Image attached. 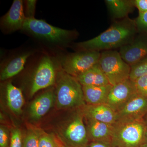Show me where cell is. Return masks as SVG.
I'll return each instance as SVG.
<instances>
[{"mask_svg": "<svg viewBox=\"0 0 147 147\" xmlns=\"http://www.w3.org/2000/svg\"><path fill=\"white\" fill-rule=\"evenodd\" d=\"M56 63L50 56L45 55L40 60L35 68L31 80V97L40 90L53 86L56 81Z\"/></svg>", "mask_w": 147, "mask_h": 147, "instance_id": "52a82bcc", "label": "cell"}, {"mask_svg": "<svg viewBox=\"0 0 147 147\" xmlns=\"http://www.w3.org/2000/svg\"><path fill=\"white\" fill-rule=\"evenodd\" d=\"M76 78L82 86H101L110 84L98 63Z\"/></svg>", "mask_w": 147, "mask_h": 147, "instance_id": "ac0fdd59", "label": "cell"}, {"mask_svg": "<svg viewBox=\"0 0 147 147\" xmlns=\"http://www.w3.org/2000/svg\"><path fill=\"white\" fill-rule=\"evenodd\" d=\"M136 21L129 18L117 22L100 35L89 40L79 42L76 47L81 51L109 50L131 42L137 32Z\"/></svg>", "mask_w": 147, "mask_h": 147, "instance_id": "6da1fadb", "label": "cell"}, {"mask_svg": "<svg viewBox=\"0 0 147 147\" xmlns=\"http://www.w3.org/2000/svg\"><path fill=\"white\" fill-rule=\"evenodd\" d=\"M59 74L55 94L57 108L79 109L86 105L82 86L76 78L63 70Z\"/></svg>", "mask_w": 147, "mask_h": 147, "instance_id": "3957f363", "label": "cell"}, {"mask_svg": "<svg viewBox=\"0 0 147 147\" xmlns=\"http://www.w3.org/2000/svg\"><path fill=\"white\" fill-rule=\"evenodd\" d=\"M40 132L30 130L23 141V147H39V139Z\"/></svg>", "mask_w": 147, "mask_h": 147, "instance_id": "7402d4cb", "label": "cell"}, {"mask_svg": "<svg viewBox=\"0 0 147 147\" xmlns=\"http://www.w3.org/2000/svg\"><path fill=\"white\" fill-rule=\"evenodd\" d=\"M22 30L37 39L57 46L67 45L76 35L73 31L54 26L35 18H26Z\"/></svg>", "mask_w": 147, "mask_h": 147, "instance_id": "7a4b0ae2", "label": "cell"}, {"mask_svg": "<svg viewBox=\"0 0 147 147\" xmlns=\"http://www.w3.org/2000/svg\"><path fill=\"white\" fill-rule=\"evenodd\" d=\"M144 142H147V129L146 134H145Z\"/></svg>", "mask_w": 147, "mask_h": 147, "instance_id": "d6a6232c", "label": "cell"}, {"mask_svg": "<svg viewBox=\"0 0 147 147\" xmlns=\"http://www.w3.org/2000/svg\"><path fill=\"white\" fill-rule=\"evenodd\" d=\"M136 23L138 28L147 30V11L144 13H139Z\"/></svg>", "mask_w": 147, "mask_h": 147, "instance_id": "4316f807", "label": "cell"}, {"mask_svg": "<svg viewBox=\"0 0 147 147\" xmlns=\"http://www.w3.org/2000/svg\"><path fill=\"white\" fill-rule=\"evenodd\" d=\"M56 102V96L52 90L40 95L31 103L30 108V116L37 120L47 114Z\"/></svg>", "mask_w": 147, "mask_h": 147, "instance_id": "9a60e30c", "label": "cell"}, {"mask_svg": "<svg viewBox=\"0 0 147 147\" xmlns=\"http://www.w3.org/2000/svg\"><path fill=\"white\" fill-rule=\"evenodd\" d=\"M139 147H147V142H144L142 145H140Z\"/></svg>", "mask_w": 147, "mask_h": 147, "instance_id": "1f68e13d", "label": "cell"}, {"mask_svg": "<svg viewBox=\"0 0 147 147\" xmlns=\"http://www.w3.org/2000/svg\"><path fill=\"white\" fill-rule=\"evenodd\" d=\"M86 147H116L112 142H91Z\"/></svg>", "mask_w": 147, "mask_h": 147, "instance_id": "f546056e", "label": "cell"}, {"mask_svg": "<svg viewBox=\"0 0 147 147\" xmlns=\"http://www.w3.org/2000/svg\"><path fill=\"white\" fill-rule=\"evenodd\" d=\"M134 82L137 93L147 97V75L139 77Z\"/></svg>", "mask_w": 147, "mask_h": 147, "instance_id": "603a6c76", "label": "cell"}, {"mask_svg": "<svg viewBox=\"0 0 147 147\" xmlns=\"http://www.w3.org/2000/svg\"><path fill=\"white\" fill-rule=\"evenodd\" d=\"M32 55L30 52H25L9 59L3 67L0 78L1 81L7 80L16 76L24 69L28 59Z\"/></svg>", "mask_w": 147, "mask_h": 147, "instance_id": "e0dca14e", "label": "cell"}, {"mask_svg": "<svg viewBox=\"0 0 147 147\" xmlns=\"http://www.w3.org/2000/svg\"><path fill=\"white\" fill-rule=\"evenodd\" d=\"M6 90L8 107L13 113L17 115L21 114L24 102L22 91L11 83L7 84Z\"/></svg>", "mask_w": 147, "mask_h": 147, "instance_id": "d6986e66", "label": "cell"}, {"mask_svg": "<svg viewBox=\"0 0 147 147\" xmlns=\"http://www.w3.org/2000/svg\"><path fill=\"white\" fill-rule=\"evenodd\" d=\"M84 118L79 109L65 127L62 139H61L67 146L86 147L89 143Z\"/></svg>", "mask_w": 147, "mask_h": 147, "instance_id": "ba28073f", "label": "cell"}, {"mask_svg": "<svg viewBox=\"0 0 147 147\" xmlns=\"http://www.w3.org/2000/svg\"><path fill=\"white\" fill-rule=\"evenodd\" d=\"M9 137L5 128L1 127L0 128V147H8Z\"/></svg>", "mask_w": 147, "mask_h": 147, "instance_id": "83f0119b", "label": "cell"}, {"mask_svg": "<svg viewBox=\"0 0 147 147\" xmlns=\"http://www.w3.org/2000/svg\"><path fill=\"white\" fill-rule=\"evenodd\" d=\"M121 57L130 66L147 57V37H139L120 48Z\"/></svg>", "mask_w": 147, "mask_h": 147, "instance_id": "7c38bea8", "label": "cell"}, {"mask_svg": "<svg viewBox=\"0 0 147 147\" xmlns=\"http://www.w3.org/2000/svg\"><path fill=\"white\" fill-rule=\"evenodd\" d=\"M116 113V122L144 119L147 115V97L136 94Z\"/></svg>", "mask_w": 147, "mask_h": 147, "instance_id": "30bf717a", "label": "cell"}, {"mask_svg": "<svg viewBox=\"0 0 147 147\" xmlns=\"http://www.w3.org/2000/svg\"><path fill=\"white\" fill-rule=\"evenodd\" d=\"M147 75V57L131 66L129 79L135 81L141 76Z\"/></svg>", "mask_w": 147, "mask_h": 147, "instance_id": "44dd1931", "label": "cell"}, {"mask_svg": "<svg viewBox=\"0 0 147 147\" xmlns=\"http://www.w3.org/2000/svg\"><path fill=\"white\" fill-rule=\"evenodd\" d=\"M26 18L24 2L14 0L9 10L1 18V28L6 33L22 30Z\"/></svg>", "mask_w": 147, "mask_h": 147, "instance_id": "8fae6325", "label": "cell"}, {"mask_svg": "<svg viewBox=\"0 0 147 147\" xmlns=\"http://www.w3.org/2000/svg\"><path fill=\"white\" fill-rule=\"evenodd\" d=\"M23 147V141L21 131L18 129H13L11 132L9 147Z\"/></svg>", "mask_w": 147, "mask_h": 147, "instance_id": "cb8c5ba5", "label": "cell"}, {"mask_svg": "<svg viewBox=\"0 0 147 147\" xmlns=\"http://www.w3.org/2000/svg\"><path fill=\"white\" fill-rule=\"evenodd\" d=\"M137 93L134 82L127 79L113 86L106 104L117 113Z\"/></svg>", "mask_w": 147, "mask_h": 147, "instance_id": "9c48e42d", "label": "cell"}, {"mask_svg": "<svg viewBox=\"0 0 147 147\" xmlns=\"http://www.w3.org/2000/svg\"><path fill=\"white\" fill-rule=\"evenodd\" d=\"M135 6L139 9V13H143L147 11V0H135Z\"/></svg>", "mask_w": 147, "mask_h": 147, "instance_id": "f1b7e54d", "label": "cell"}, {"mask_svg": "<svg viewBox=\"0 0 147 147\" xmlns=\"http://www.w3.org/2000/svg\"><path fill=\"white\" fill-rule=\"evenodd\" d=\"M85 120L86 121V126L89 141L112 142L114 125L90 119Z\"/></svg>", "mask_w": 147, "mask_h": 147, "instance_id": "5bb4252c", "label": "cell"}, {"mask_svg": "<svg viewBox=\"0 0 147 147\" xmlns=\"http://www.w3.org/2000/svg\"><path fill=\"white\" fill-rule=\"evenodd\" d=\"M79 110L84 118L99 121L110 124L116 123L117 113L106 104L84 105Z\"/></svg>", "mask_w": 147, "mask_h": 147, "instance_id": "4fadbf2b", "label": "cell"}, {"mask_svg": "<svg viewBox=\"0 0 147 147\" xmlns=\"http://www.w3.org/2000/svg\"><path fill=\"white\" fill-rule=\"evenodd\" d=\"M98 63L112 86L129 79L131 66L123 59L119 52L111 50L102 52Z\"/></svg>", "mask_w": 147, "mask_h": 147, "instance_id": "5b68a950", "label": "cell"}, {"mask_svg": "<svg viewBox=\"0 0 147 147\" xmlns=\"http://www.w3.org/2000/svg\"><path fill=\"white\" fill-rule=\"evenodd\" d=\"M112 143L116 147H139L144 142L147 124L144 119L116 122Z\"/></svg>", "mask_w": 147, "mask_h": 147, "instance_id": "277c9868", "label": "cell"}, {"mask_svg": "<svg viewBox=\"0 0 147 147\" xmlns=\"http://www.w3.org/2000/svg\"><path fill=\"white\" fill-rule=\"evenodd\" d=\"M54 138L56 147H69L64 143L60 138L54 137Z\"/></svg>", "mask_w": 147, "mask_h": 147, "instance_id": "4dcf8cb0", "label": "cell"}, {"mask_svg": "<svg viewBox=\"0 0 147 147\" xmlns=\"http://www.w3.org/2000/svg\"><path fill=\"white\" fill-rule=\"evenodd\" d=\"M37 1L36 0H27L25 2L24 13L26 18H34L36 6Z\"/></svg>", "mask_w": 147, "mask_h": 147, "instance_id": "484cf974", "label": "cell"}, {"mask_svg": "<svg viewBox=\"0 0 147 147\" xmlns=\"http://www.w3.org/2000/svg\"><path fill=\"white\" fill-rule=\"evenodd\" d=\"M112 87L110 84L101 86H82L86 104H106Z\"/></svg>", "mask_w": 147, "mask_h": 147, "instance_id": "2e32d148", "label": "cell"}, {"mask_svg": "<svg viewBox=\"0 0 147 147\" xmlns=\"http://www.w3.org/2000/svg\"><path fill=\"white\" fill-rule=\"evenodd\" d=\"M105 2L115 18H124L133 11L134 1L127 0H106Z\"/></svg>", "mask_w": 147, "mask_h": 147, "instance_id": "ffe728a7", "label": "cell"}, {"mask_svg": "<svg viewBox=\"0 0 147 147\" xmlns=\"http://www.w3.org/2000/svg\"><path fill=\"white\" fill-rule=\"evenodd\" d=\"M144 119L145 121H146V122L147 124V115L144 118Z\"/></svg>", "mask_w": 147, "mask_h": 147, "instance_id": "836d02e7", "label": "cell"}, {"mask_svg": "<svg viewBox=\"0 0 147 147\" xmlns=\"http://www.w3.org/2000/svg\"><path fill=\"white\" fill-rule=\"evenodd\" d=\"M39 147H56L54 137L45 132H40Z\"/></svg>", "mask_w": 147, "mask_h": 147, "instance_id": "d4e9b609", "label": "cell"}, {"mask_svg": "<svg viewBox=\"0 0 147 147\" xmlns=\"http://www.w3.org/2000/svg\"><path fill=\"white\" fill-rule=\"evenodd\" d=\"M100 55L98 51H81L67 55L61 60V67L66 73L76 78L98 63Z\"/></svg>", "mask_w": 147, "mask_h": 147, "instance_id": "8992f818", "label": "cell"}]
</instances>
